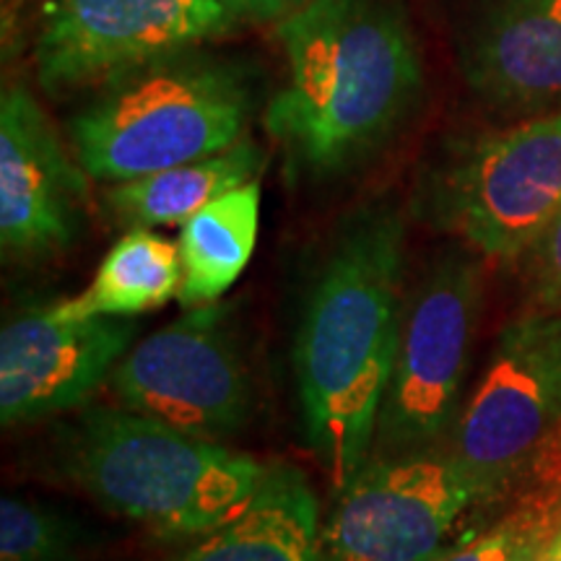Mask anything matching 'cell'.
I'll use <instances>...</instances> for the list:
<instances>
[{
	"instance_id": "1",
	"label": "cell",
	"mask_w": 561,
	"mask_h": 561,
	"mask_svg": "<svg viewBox=\"0 0 561 561\" xmlns=\"http://www.w3.org/2000/svg\"><path fill=\"white\" fill-rule=\"evenodd\" d=\"M405 221L390 201L351 210L314 273L294 339L301 430L335 491L375 447L403 320Z\"/></svg>"
},
{
	"instance_id": "2",
	"label": "cell",
	"mask_w": 561,
	"mask_h": 561,
	"mask_svg": "<svg viewBox=\"0 0 561 561\" xmlns=\"http://www.w3.org/2000/svg\"><path fill=\"white\" fill-rule=\"evenodd\" d=\"M286 81L265 130L301 180L346 178L380 157L424 94V68L398 0H307L278 21Z\"/></svg>"
},
{
	"instance_id": "3",
	"label": "cell",
	"mask_w": 561,
	"mask_h": 561,
	"mask_svg": "<svg viewBox=\"0 0 561 561\" xmlns=\"http://www.w3.org/2000/svg\"><path fill=\"white\" fill-rule=\"evenodd\" d=\"M55 466L104 510L161 538H201L248 507L265 462L130 409L94 405L62 426Z\"/></svg>"
},
{
	"instance_id": "4",
	"label": "cell",
	"mask_w": 561,
	"mask_h": 561,
	"mask_svg": "<svg viewBox=\"0 0 561 561\" xmlns=\"http://www.w3.org/2000/svg\"><path fill=\"white\" fill-rule=\"evenodd\" d=\"M252 107L242 66L185 50L102 83L68 136L83 172L117 185L231 149Z\"/></svg>"
},
{
	"instance_id": "5",
	"label": "cell",
	"mask_w": 561,
	"mask_h": 561,
	"mask_svg": "<svg viewBox=\"0 0 561 561\" xmlns=\"http://www.w3.org/2000/svg\"><path fill=\"white\" fill-rule=\"evenodd\" d=\"M416 210L486 261L520 263L561 210V110L458 146Z\"/></svg>"
},
{
	"instance_id": "6",
	"label": "cell",
	"mask_w": 561,
	"mask_h": 561,
	"mask_svg": "<svg viewBox=\"0 0 561 561\" xmlns=\"http://www.w3.org/2000/svg\"><path fill=\"white\" fill-rule=\"evenodd\" d=\"M483 307L481 255L466 244L439 250L403 301L401 339L385 390L371 455L445 445L462 409V388Z\"/></svg>"
},
{
	"instance_id": "7",
	"label": "cell",
	"mask_w": 561,
	"mask_h": 561,
	"mask_svg": "<svg viewBox=\"0 0 561 561\" xmlns=\"http://www.w3.org/2000/svg\"><path fill=\"white\" fill-rule=\"evenodd\" d=\"M561 437V312L528 310L496 335L447 445L479 502L528 479Z\"/></svg>"
},
{
	"instance_id": "8",
	"label": "cell",
	"mask_w": 561,
	"mask_h": 561,
	"mask_svg": "<svg viewBox=\"0 0 561 561\" xmlns=\"http://www.w3.org/2000/svg\"><path fill=\"white\" fill-rule=\"evenodd\" d=\"M125 409L191 437H234L252 416V377L229 307L210 301L128 348L110 377Z\"/></svg>"
},
{
	"instance_id": "9",
	"label": "cell",
	"mask_w": 561,
	"mask_h": 561,
	"mask_svg": "<svg viewBox=\"0 0 561 561\" xmlns=\"http://www.w3.org/2000/svg\"><path fill=\"white\" fill-rule=\"evenodd\" d=\"M479 491L450 445L369 455L322 525L331 561H434Z\"/></svg>"
},
{
	"instance_id": "10",
	"label": "cell",
	"mask_w": 561,
	"mask_h": 561,
	"mask_svg": "<svg viewBox=\"0 0 561 561\" xmlns=\"http://www.w3.org/2000/svg\"><path fill=\"white\" fill-rule=\"evenodd\" d=\"M234 21L221 0H55L34 50L37 79L47 94L102 87L221 37Z\"/></svg>"
},
{
	"instance_id": "11",
	"label": "cell",
	"mask_w": 561,
	"mask_h": 561,
	"mask_svg": "<svg viewBox=\"0 0 561 561\" xmlns=\"http://www.w3.org/2000/svg\"><path fill=\"white\" fill-rule=\"evenodd\" d=\"M136 322L30 310L0 331V421L34 424L79 409L128 354Z\"/></svg>"
},
{
	"instance_id": "12",
	"label": "cell",
	"mask_w": 561,
	"mask_h": 561,
	"mask_svg": "<svg viewBox=\"0 0 561 561\" xmlns=\"http://www.w3.org/2000/svg\"><path fill=\"white\" fill-rule=\"evenodd\" d=\"M89 174L73 164L24 87L0 96V244L9 257H47L79 240Z\"/></svg>"
},
{
	"instance_id": "13",
	"label": "cell",
	"mask_w": 561,
	"mask_h": 561,
	"mask_svg": "<svg viewBox=\"0 0 561 561\" xmlns=\"http://www.w3.org/2000/svg\"><path fill=\"white\" fill-rule=\"evenodd\" d=\"M468 89L502 110H561V0H483L458 34Z\"/></svg>"
},
{
	"instance_id": "14",
	"label": "cell",
	"mask_w": 561,
	"mask_h": 561,
	"mask_svg": "<svg viewBox=\"0 0 561 561\" xmlns=\"http://www.w3.org/2000/svg\"><path fill=\"white\" fill-rule=\"evenodd\" d=\"M170 561H331L310 481L289 462H271L240 515Z\"/></svg>"
},
{
	"instance_id": "15",
	"label": "cell",
	"mask_w": 561,
	"mask_h": 561,
	"mask_svg": "<svg viewBox=\"0 0 561 561\" xmlns=\"http://www.w3.org/2000/svg\"><path fill=\"white\" fill-rule=\"evenodd\" d=\"M265 153L248 138L214 157L187 161L146 178L117 182L104 193V208L128 229L182 224L234 187L261 178Z\"/></svg>"
},
{
	"instance_id": "16",
	"label": "cell",
	"mask_w": 561,
	"mask_h": 561,
	"mask_svg": "<svg viewBox=\"0 0 561 561\" xmlns=\"http://www.w3.org/2000/svg\"><path fill=\"white\" fill-rule=\"evenodd\" d=\"M261 224V178L234 187L180 224V305L219 301L248 268Z\"/></svg>"
},
{
	"instance_id": "17",
	"label": "cell",
	"mask_w": 561,
	"mask_h": 561,
	"mask_svg": "<svg viewBox=\"0 0 561 561\" xmlns=\"http://www.w3.org/2000/svg\"><path fill=\"white\" fill-rule=\"evenodd\" d=\"M180 248L151 229H130L96 271L89 289L55 301L70 318H136L180 297Z\"/></svg>"
},
{
	"instance_id": "18",
	"label": "cell",
	"mask_w": 561,
	"mask_h": 561,
	"mask_svg": "<svg viewBox=\"0 0 561 561\" xmlns=\"http://www.w3.org/2000/svg\"><path fill=\"white\" fill-rule=\"evenodd\" d=\"M530 486L515 510L466 543L442 551L434 561H533L561 530V466L530 471Z\"/></svg>"
},
{
	"instance_id": "19",
	"label": "cell",
	"mask_w": 561,
	"mask_h": 561,
	"mask_svg": "<svg viewBox=\"0 0 561 561\" xmlns=\"http://www.w3.org/2000/svg\"><path fill=\"white\" fill-rule=\"evenodd\" d=\"M0 561H79V533L45 504L3 496Z\"/></svg>"
},
{
	"instance_id": "20",
	"label": "cell",
	"mask_w": 561,
	"mask_h": 561,
	"mask_svg": "<svg viewBox=\"0 0 561 561\" xmlns=\"http://www.w3.org/2000/svg\"><path fill=\"white\" fill-rule=\"evenodd\" d=\"M520 263L530 310L561 312V210Z\"/></svg>"
},
{
	"instance_id": "21",
	"label": "cell",
	"mask_w": 561,
	"mask_h": 561,
	"mask_svg": "<svg viewBox=\"0 0 561 561\" xmlns=\"http://www.w3.org/2000/svg\"><path fill=\"white\" fill-rule=\"evenodd\" d=\"M237 19H284L286 13L301 9L307 0H221Z\"/></svg>"
},
{
	"instance_id": "22",
	"label": "cell",
	"mask_w": 561,
	"mask_h": 561,
	"mask_svg": "<svg viewBox=\"0 0 561 561\" xmlns=\"http://www.w3.org/2000/svg\"><path fill=\"white\" fill-rule=\"evenodd\" d=\"M533 561H561V551L557 549V543H549V546H546V549L541 551V553H538V557L536 559H533Z\"/></svg>"
},
{
	"instance_id": "23",
	"label": "cell",
	"mask_w": 561,
	"mask_h": 561,
	"mask_svg": "<svg viewBox=\"0 0 561 561\" xmlns=\"http://www.w3.org/2000/svg\"><path fill=\"white\" fill-rule=\"evenodd\" d=\"M553 543H557V549L561 551V530H559V536H557V538H553Z\"/></svg>"
}]
</instances>
